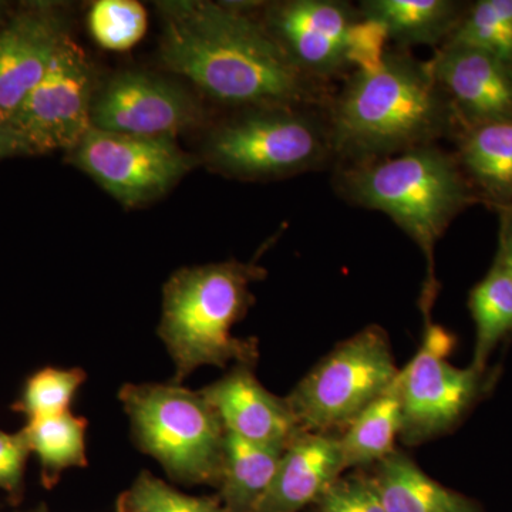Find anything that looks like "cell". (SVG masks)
<instances>
[{
    "instance_id": "cell-1",
    "label": "cell",
    "mask_w": 512,
    "mask_h": 512,
    "mask_svg": "<svg viewBox=\"0 0 512 512\" xmlns=\"http://www.w3.org/2000/svg\"><path fill=\"white\" fill-rule=\"evenodd\" d=\"M261 3L165 0L160 57L170 72L218 103L251 107H303L325 94L289 60L282 47L251 15Z\"/></svg>"
},
{
    "instance_id": "cell-2",
    "label": "cell",
    "mask_w": 512,
    "mask_h": 512,
    "mask_svg": "<svg viewBox=\"0 0 512 512\" xmlns=\"http://www.w3.org/2000/svg\"><path fill=\"white\" fill-rule=\"evenodd\" d=\"M454 123L430 64L396 50L376 72L355 70L333 100L330 148L346 165L369 163L430 146Z\"/></svg>"
},
{
    "instance_id": "cell-3",
    "label": "cell",
    "mask_w": 512,
    "mask_h": 512,
    "mask_svg": "<svg viewBox=\"0 0 512 512\" xmlns=\"http://www.w3.org/2000/svg\"><path fill=\"white\" fill-rule=\"evenodd\" d=\"M336 177V187L345 200L383 212L423 252L427 279L420 308L427 322L439 291L434 274L437 242L458 214L477 201L457 157L430 144L369 163L346 165Z\"/></svg>"
},
{
    "instance_id": "cell-4",
    "label": "cell",
    "mask_w": 512,
    "mask_h": 512,
    "mask_svg": "<svg viewBox=\"0 0 512 512\" xmlns=\"http://www.w3.org/2000/svg\"><path fill=\"white\" fill-rule=\"evenodd\" d=\"M266 272L254 262H217L178 269L163 289L158 335L175 363L181 382L201 366H251L258 357L254 340L235 338L232 328L254 303L251 285Z\"/></svg>"
},
{
    "instance_id": "cell-5",
    "label": "cell",
    "mask_w": 512,
    "mask_h": 512,
    "mask_svg": "<svg viewBox=\"0 0 512 512\" xmlns=\"http://www.w3.org/2000/svg\"><path fill=\"white\" fill-rule=\"evenodd\" d=\"M329 157L328 126L303 107H251L212 128L200 161L225 177L265 181L308 173Z\"/></svg>"
},
{
    "instance_id": "cell-6",
    "label": "cell",
    "mask_w": 512,
    "mask_h": 512,
    "mask_svg": "<svg viewBox=\"0 0 512 512\" xmlns=\"http://www.w3.org/2000/svg\"><path fill=\"white\" fill-rule=\"evenodd\" d=\"M137 444L188 484H220L227 430L201 392L181 384H126L119 394Z\"/></svg>"
},
{
    "instance_id": "cell-7",
    "label": "cell",
    "mask_w": 512,
    "mask_h": 512,
    "mask_svg": "<svg viewBox=\"0 0 512 512\" xmlns=\"http://www.w3.org/2000/svg\"><path fill=\"white\" fill-rule=\"evenodd\" d=\"M397 373L389 336L380 326H367L323 357L286 402L302 431L328 434L348 427Z\"/></svg>"
},
{
    "instance_id": "cell-8",
    "label": "cell",
    "mask_w": 512,
    "mask_h": 512,
    "mask_svg": "<svg viewBox=\"0 0 512 512\" xmlns=\"http://www.w3.org/2000/svg\"><path fill=\"white\" fill-rule=\"evenodd\" d=\"M66 163L93 178L124 208L160 200L201 163L175 138L140 137L90 128Z\"/></svg>"
},
{
    "instance_id": "cell-9",
    "label": "cell",
    "mask_w": 512,
    "mask_h": 512,
    "mask_svg": "<svg viewBox=\"0 0 512 512\" xmlns=\"http://www.w3.org/2000/svg\"><path fill=\"white\" fill-rule=\"evenodd\" d=\"M100 83L89 55L70 36L6 124L28 156L57 150L69 153L93 127V103Z\"/></svg>"
},
{
    "instance_id": "cell-10",
    "label": "cell",
    "mask_w": 512,
    "mask_h": 512,
    "mask_svg": "<svg viewBox=\"0 0 512 512\" xmlns=\"http://www.w3.org/2000/svg\"><path fill=\"white\" fill-rule=\"evenodd\" d=\"M453 348V335L426 323L419 350L400 369L404 443H424L453 429L483 393L485 372L451 365Z\"/></svg>"
},
{
    "instance_id": "cell-11",
    "label": "cell",
    "mask_w": 512,
    "mask_h": 512,
    "mask_svg": "<svg viewBox=\"0 0 512 512\" xmlns=\"http://www.w3.org/2000/svg\"><path fill=\"white\" fill-rule=\"evenodd\" d=\"M205 120L201 101L185 87L141 70L114 74L94 97L93 127L111 133L177 140Z\"/></svg>"
},
{
    "instance_id": "cell-12",
    "label": "cell",
    "mask_w": 512,
    "mask_h": 512,
    "mask_svg": "<svg viewBox=\"0 0 512 512\" xmlns=\"http://www.w3.org/2000/svg\"><path fill=\"white\" fill-rule=\"evenodd\" d=\"M259 19L306 77L320 82L349 69V29L360 18L340 0H282L264 3Z\"/></svg>"
},
{
    "instance_id": "cell-13",
    "label": "cell",
    "mask_w": 512,
    "mask_h": 512,
    "mask_svg": "<svg viewBox=\"0 0 512 512\" xmlns=\"http://www.w3.org/2000/svg\"><path fill=\"white\" fill-rule=\"evenodd\" d=\"M70 36L66 8L55 2L26 3L0 30V123H8Z\"/></svg>"
},
{
    "instance_id": "cell-14",
    "label": "cell",
    "mask_w": 512,
    "mask_h": 512,
    "mask_svg": "<svg viewBox=\"0 0 512 512\" xmlns=\"http://www.w3.org/2000/svg\"><path fill=\"white\" fill-rule=\"evenodd\" d=\"M463 128L512 117V64L474 47L443 45L429 62Z\"/></svg>"
},
{
    "instance_id": "cell-15",
    "label": "cell",
    "mask_w": 512,
    "mask_h": 512,
    "mask_svg": "<svg viewBox=\"0 0 512 512\" xmlns=\"http://www.w3.org/2000/svg\"><path fill=\"white\" fill-rule=\"evenodd\" d=\"M201 393L239 439L286 448L303 433L286 399L268 392L251 366L238 365Z\"/></svg>"
},
{
    "instance_id": "cell-16",
    "label": "cell",
    "mask_w": 512,
    "mask_h": 512,
    "mask_svg": "<svg viewBox=\"0 0 512 512\" xmlns=\"http://www.w3.org/2000/svg\"><path fill=\"white\" fill-rule=\"evenodd\" d=\"M345 470L339 439L303 433L286 447L274 481L255 512H298L319 500Z\"/></svg>"
},
{
    "instance_id": "cell-17",
    "label": "cell",
    "mask_w": 512,
    "mask_h": 512,
    "mask_svg": "<svg viewBox=\"0 0 512 512\" xmlns=\"http://www.w3.org/2000/svg\"><path fill=\"white\" fill-rule=\"evenodd\" d=\"M457 161L494 208L512 205V117L464 128Z\"/></svg>"
},
{
    "instance_id": "cell-18",
    "label": "cell",
    "mask_w": 512,
    "mask_h": 512,
    "mask_svg": "<svg viewBox=\"0 0 512 512\" xmlns=\"http://www.w3.org/2000/svg\"><path fill=\"white\" fill-rule=\"evenodd\" d=\"M373 480L386 512H483L470 498L437 483L397 450L377 464Z\"/></svg>"
},
{
    "instance_id": "cell-19",
    "label": "cell",
    "mask_w": 512,
    "mask_h": 512,
    "mask_svg": "<svg viewBox=\"0 0 512 512\" xmlns=\"http://www.w3.org/2000/svg\"><path fill=\"white\" fill-rule=\"evenodd\" d=\"M285 450L227 433L220 480L225 511H256L274 481Z\"/></svg>"
},
{
    "instance_id": "cell-20",
    "label": "cell",
    "mask_w": 512,
    "mask_h": 512,
    "mask_svg": "<svg viewBox=\"0 0 512 512\" xmlns=\"http://www.w3.org/2000/svg\"><path fill=\"white\" fill-rule=\"evenodd\" d=\"M360 16L382 23L400 46L437 45L460 20V3L451 0H366Z\"/></svg>"
},
{
    "instance_id": "cell-21",
    "label": "cell",
    "mask_w": 512,
    "mask_h": 512,
    "mask_svg": "<svg viewBox=\"0 0 512 512\" xmlns=\"http://www.w3.org/2000/svg\"><path fill=\"white\" fill-rule=\"evenodd\" d=\"M400 372V370H399ZM402 431L400 375L386 392L366 407L340 437V451L346 468L369 466L384 460L396 450L394 443Z\"/></svg>"
},
{
    "instance_id": "cell-22",
    "label": "cell",
    "mask_w": 512,
    "mask_h": 512,
    "mask_svg": "<svg viewBox=\"0 0 512 512\" xmlns=\"http://www.w3.org/2000/svg\"><path fill=\"white\" fill-rule=\"evenodd\" d=\"M468 309L476 325L471 367L485 372L491 353L512 335V282L497 262H493L488 274L471 289Z\"/></svg>"
},
{
    "instance_id": "cell-23",
    "label": "cell",
    "mask_w": 512,
    "mask_h": 512,
    "mask_svg": "<svg viewBox=\"0 0 512 512\" xmlns=\"http://www.w3.org/2000/svg\"><path fill=\"white\" fill-rule=\"evenodd\" d=\"M87 421L67 412L45 419L29 420L23 429L30 453H35L46 480L55 481L62 471L87 466Z\"/></svg>"
},
{
    "instance_id": "cell-24",
    "label": "cell",
    "mask_w": 512,
    "mask_h": 512,
    "mask_svg": "<svg viewBox=\"0 0 512 512\" xmlns=\"http://www.w3.org/2000/svg\"><path fill=\"white\" fill-rule=\"evenodd\" d=\"M444 45L474 47L512 64V0H478Z\"/></svg>"
},
{
    "instance_id": "cell-25",
    "label": "cell",
    "mask_w": 512,
    "mask_h": 512,
    "mask_svg": "<svg viewBox=\"0 0 512 512\" xmlns=\"http://www.w3.org/2000/svg\"><path fill=\"white\" fill-rule=\"evenodd\" d=\"M87 25L97 45L110 52H127L146 35L147 10L136 0H97Z\"/></svg>"
},
{
    "instance_id": "cell-26",
    "label": "cell",
    "mask_w": 512,
    "mask_h": 512,
    "mask_svg": "<svg viewBox=\"0 0 512 512\" xmlns=\"http://www.w3.org/2000/svg\"><path fill=\"white\" fill-rule=\"evenodd\" d=\"M119 512H227L220 500L180 493L163 480L143 471L120 495Z\"/></svg>"
},
{
    "instance_id": "cell-27",
    "label": "cell",
    "mask_w": 512,
    "mask_h": 512,
    "mask_svg": "<svg viewBox=\"0 0 512 512\" xmlns=\"http://www.w3.org/2000/svg\"><path fill=\"white\" fill-rule=\"evenodd\" d=\"M86 373L82 369L40 370L26 383L18 409L28 420L45 419L69 412L74 394L80 389Z\"/></svg>"
},
{
    "instance_id": "cell-28",
    "label": "cell",
    "mask_w": 512,
    "mask_h": 512,
    "mask_svg": "<svg viewBox=\"0 0 512 512\" xmlns=\"http://www.w3.org/2000/svg\"><path fill=\"white\" fill-rule=\"evenodd\" d=\"M390 37L382 23L362 18L349 29L346 59L349 66H355L356 72L372 73L382 67L386 59L387 42Z\"/></svg>"
},
{
    "instance_id": "cell-29",
    "label": "cell",
    "mask_w": 512,
    "mask_h": 512,
    "mask_svg": "<svg viewBox=\"0 0 512 512\" xmlns=\"http://www.w3.org/2000/svg\"><path fill=\"white\" fill-rule=\"evenodd\" d=\"M29 453L25 431L16 434L0 431V488L10 493L19 490Z\"/></svg>"
},
{
    "instance_id": "cell-30",
    "label": "cell",
    "mask_w": 512,
    "mask_h": 512,
    "mask_svg": "<svg viewBox=\"0 0 512 512\" xmlns=\"http://www.w3.org/2000/svg\"><path fill=\"white\" fill-rule=\"evenodd\" d=\"M343 481L357 512H386L373 477L357 476Z\"/></svg>"
},
{
    "instance_id": "cell-31",
    "label": "cell",
    "mask_w": 512,
    "mask_h": 512,
    "mask_svg": "<svg viewBox=\"0 0 512 512\" xmlns=\"http://www.w3.org/2000/svg\"><path fill=\"white\" fill-rule=\"evenodd\" d=\"M498 212V248L494 261L512 282V205L495 207Z\"/></svg>"
},
{
    "instance_id": "cell-32",
    "label": "cell",
    "mask_w": 512,
    "mask_h": 512,
    "mask_svg": "<svg viewBox=\"0 0 512 512\" xmlns=\"http://www.w3.org/2000/svg\"><path fill=\"white\" fill-rule=\"evenodd\" d=\"M320 500V512H357L350 500L345 481H336Z\"/></svg>"
},
{
    "instance_id": "cell-33",
    "label": "cell",
    "mask_w": 512,
    "mask_h": 512,
    "mask_svg": "<svg viewBox=\"0 0 512 512\" xmlns=\"http://www.w3.org/2000/svg\"><path fill=\"white\" fill-rule=\"evenodd\" d=\"M18 156H28L25 147L22 146L15 133L10 130L8 124L0 123V161Z\"/></svg>"
},
{
    "instance_id": "cell-34",
    "label": "cell",
    "mask_w": 512,
    "mask_h": 512,
    "mask_svg": "<svg viewBox=\"0 0 512 512\" xmlns=\"http://www.w3.org/2000/svg\"><path fill=\"white\" fill-rule=\"evenodd\" d=\"M5 9H6V3L0 2V18H2L3 12H5Z\"/></svg>"
}]
</instances>
